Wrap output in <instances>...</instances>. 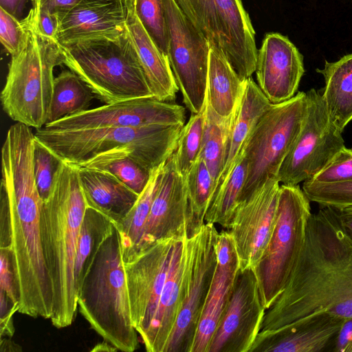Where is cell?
<instances>
[{"mask_svg": "<svg viewBox=\"0 0 352 352\" xmlns=\"http://www.w3.org/2000/svg\"><path fill=\"white\" fill-rule=\"evenodd\" d=\"M307 94L298 91L285 102L272 104L261 117L242 151L248 163L240 201L249 197L269 178L277 175L301 130Z\"/></svg>", "mask_w": 352, "mask_h": 352, "instance_id": "9c48e42d", "label": "cell"}, {"mask_svg": "<svg viewBox=\"0 0 352 352\" xmlns=\"http://www.w3.org/2000/svg\"><path fill=\"white\" fill-rule=\"evenodd\" d=\"M162 1L168 32V61L186 107L197 113L206 101L210 45L175 0Z\"/></svg>", "mask_w": 352, "mask_h": 352, "instance_id": "7c38bea8", "label": "cell"}, {"mask_svg": "<svg viewBox=\"0 0 352 352\" xmlns=\"http://www.w3.org/2000/svg\"><path fill=\"white\" fill-rule=\"evenodd\" d=\"M135 13L151 40L168 57V32L162 0H134Z\"/></svg>", "mask_w": 352, "mask_h": 352, "instance_id": "8d00e7d4", "label": "cell"}, {"mask_svg": "<svg viewBox=\"0 0 352 352\" xmlns=\"http://www.w3.org/2000/svg\"><path fill=\"white\" fill-rule=\"evenodd\" d=\"M188 269L186 239L174 256L151 323L141 338L148 352H165L184 300Z\"/></svg>", "mask_w": 352, "mask_h": 352, "instance_id": "7402d4cb", "label": "cell"}, {"mask_svg": "<svg viewBox=\"0 0 352 352\" xmlns=\"http://www.w3.org/2000/svg\"><path fill=\"white\" fill-rule=\"evenodd\" d=\"M190 221L185 179L177 170L173 153L164 166L138 250L160 239L190 238Z\"/></svg>", "mask_w": 352, "mask_h": 352, "instance_id": "ac0fdd59", "label": "cell"}, {"mask_svg": "<svg viewBox=\"0 0 352 352\" xmlns=\"http://www.w3.org/2000/svg\"><path fill=\"white\" fill-rule=\"evenodd\" d=\"M126 28L153 96L173 101L179 91L168 57L151 40L138 19L134 0H126Z\"/></svg>", "mask_w": 352, "mask_h": 352, "instance_id": "603a6c76", "label": "cell"}, {"mask_svg": "<svg viewBox=\"0 0 352 352\" xmlns=\"http://www.w3.org/2000/svg\"><path fill=\"white\" fill-rule=\"evenodd\" d=\"M255 72L268 100L281 103L296 94L305 72L303 56L287 36L269 33L258 51Z\"/></svg>", "mask_w": 352, "mask_h": 352, "instance_id": "d6986e66", "label": "cell"}, {"mask_svg": "<svg viewBox=\"0 0 352 352\" xmlns=\"http://www.w3.org/2000/svg\"><path fill=\"white\" fill-rule=\"evenodd\" d=\"M272 104L252 78H247L242 96L232 115L223 165L212 197L233 169L252 129Z\"/></svg>", "mask_w": 352, "mask_h": 352, "instance_id": "cb8c5ba5", "label": "cell"}, {"mask_svg": "<svg viewBox=\"0 0 352 352\" xmlns=\"http://www.w3.org/2000/svg\"><path fill=\"white\" fill-rule=\"evenodd\" d=\"M27 33L23 48L11 56L1 93L5 113L16 122L39 129L46 124L54 87V69L63 64L59 43L43 35L32 8L21 20Z\"/></svg>", "mask_w": 352, "mask_h": 352, "instance_id": "8992f818", "label": "cell"}, {"mask_svg": "<svg viewBox=\"0 0 352 352\" xmlns=\"http://www.w3.org/2000/svg\"><path fill=\"white\" fill-rule=\"evenodd\" d=\"M35 138L8 133L1 148L0 248L9 251L19 297V312L50 319L53 294L41 235L43 205L35 181Z\"/></svg>", "mask_w": 352, "mask_h": 352, "instance_id": "6da1fadb", "label": "cell"}, {"mask_svg": "<svg viewBox=\"0 0 352 352\" xmlns=\"http://www.w3.org/2000/svg\"><path fill=\"white\" fill-rule=\"evenodd\" d=\"M9 338H3L1 339V351H21V348L20 346L16 344L15 342L12 341Z\"/></svg>", "mask_w": 352, "mask_h": 352, "instance_id": "681fc988", "label": "cell"}, {"mask_svg": "<svg viewBox=\"0 0 352 352\" xmlns=\"http://www.w3.org/2000/svg\"><path fill=\"white\" fill-rule=\"evenodd\" d=\"M63 64L105 104L153 96L130 34L59 44Z\"/></svg>", "mask_w": 352, "mask_h": 352, "instance_id": "52a82bcc", "label": "cell"}, {"mask_svg": "<svg viewBox=\"0 0 352 352\" xmlns=\"http://www.w3.org/2000/svg\"><path fill=\"white\" fill-rule=\"evenodd\" d=\"M19 305H14L10 311L5 316L0 317L1 337L4 336L11 338L14 333V328L12 322L14 314L19 311Z\"/></svg>", "mask_w": 352, "mask_h": 352, "instance_id": "7dc6e473", "label": "cell"}, {"mask_svg": "<svg viewBox=\"0 0 352 352\" xmlns=\"http://www.w3.org/2000/svg\"><path fill=\"white\" fill-rule=\"evenodd\" d=\"M310 202L299 184L280 186L276 223L254 268L266 309L286 287L300 255L312 213Z\"/></svg>", "mask_w": 352, "mask_h": 352, "instance_id": "ba28073f", "label": "cell"}, {"mask_svg": "<svg viewBox=\"0 0 352 352\" xmlns=\"http://www.w3.org/2000/svg\"><path fill=\"white\" fill-rule=\"evenodd\" d=\"M59 17V44L99 37L116 38L127 31L122 0H82Z\"/></svg>", "mask_w": 352, "mask_h": 352, "instance_id": "44dd1931", "label": "cell"}, {"mask_svg": "<svg viewBox=\"0 0 352 352\" xmlns=\"http://www.w3.org/2000/svg\"><path fill=\"white\" fill-rule=\"evenodd\" d=\"M322 312L352 318V236L337 210L311 213L305 243L286 287L265 311L261 331Z\"/></svg>", "mask_w": 352, "mask_h": 352, "instance_id": "7a4b0ae2", "label": "cell"}, {"mask_svg": "<svg viewBox=\"0 0 352 352\" xmlns=\"http://www.w3.org/2000/svg\"><path fill=\"white\" fill-rule=\"evenodd\" d=\"M184 15L219 48L245 80L256 71L255 32L241 0H175Z\"/></svg>", "mask_w": 352, "mask_h": 352, "instance_id": "30bf717a", "label": "cell"}, {"mask_svg": "<svg viewBox=\"0 0 352 352\" xmlns=\"http://www.w3.org/2000/svg\"><path fill=\"white\" fill-rule=\"evenodd\" d=\"M78 167L107 171L138 195L144 190L151 175L129 154L123 152L102 154Z\"/></svg>", "mask_w": 352, "mask_h": 352, "instance_id": "e575fe53", "label": "cell"}, {"mask_svg": "<svg viewBox=\"0 0 352 352\" xmlns=\"http://www.w3.org/2000/svg\"><path fill=\"white\" fill-rule=\"evenodd\" d=\"M184 240H157L123 261L132 320L141 338L151 323L174 256Z\"/></svg>", "mask_w": 352, "mask_h": 352, "instance_id": "5bb4252c", "label": "cell"}, {"mask_svg": "<svg viewBox=\"0 0 352 352\" xmlns=\"http://www.w3.org/2000/svg\"><path fill=\"white\" fill-rule=\"evenodd\" d=\"M118 349L113 346L111 344L108 342L106 340H104L102 342L98 343L95 345L92 349H91V352H112L117 351Z\"/></svg>", "mask_w": 352, "mask_h": 352, "instance_id": "f907efd6", "label": "cell"}, {"mask_svg": "<svg viewBox=\"0 0 352 352\" xmlns=\"http://www.w3.org/2000/svg\"><path fill=\"white\" fill-rule=\"evenodd\" d=\"M307 110L300 133L279 169L282 184L298 185L321 170L343 147L342 131L330 118L322 93H307Z\"/></svg>", "mask_w": 352, "mask_h": 352, "instance_id": "8fae6325", "label": "cell"}, {"mask_svg": "<svg viewBox=\"0 0 352 352\" xmlns=\"http://www.w3.org/2000/svg\"><path fill=\"white\" fill-rule=\"evenodd\" d=\"M28 1V0H0V8L21 21Z\"/></svg>", "mask_w": 352, "mask_h": 352, "instance_id": "bcb514c9", "label": "cell"}, {"mask_svg": "<svg viewBox=\"0 0 352 352\" xmlns=\"http://www.w3.org/2000/svg\"><path fill=\"white\" fill-rule=\"evenodd\" d=\"M247 172V160L241 151L229 176L212 197L206 214L205 223H217L228 230L240 201Z\"/></svg>", "mask_w": 352, "mask_h": 352, "instance_id": "1f68e13d", "label": "cell"}, {"mask_svg": "<svg viewBox=\"0 0 352 352\" xmlns=\"http://www.w3.org/2000/svg\"><path fill=\"white\" fill-rule=\"evenodd\" d=\"M344 320L322 312L275 329L261 331L249 352H333Z\"/></svg>", "mask_w": 352, "mask_h": 352, "instance_id": "ffe728a7", "label": "cell"}, {"mask_svg": "<svg viewBox=\"0 0 352 352\" xmlns=\"http://www.w3.org/2000/svg\"><path fill=\"white\" fill-rule=\"evenodd\" d=\"M122 1L125 2L126 0H122Z\"/></svg>", "mask_w": 352, "mask_h": 352, "instance_id": "816d5d0a", "label": "cell"}, {"mask_svg": "<svg viewBox=\"0 0 352 352\" xmlns=\"http://www.w3.org/2000/svg\"><path fill=\"white\" fill-rule=\"evenodd\" d=\"M205 109L206 101L201 111L191 114L189 120L180 131L173 153L177 170L184 177L188 174L200 154Z\"/></svg>", "mask_w": 352, "mask_h": 352, "instance_id": "d590c367", "label": "cell"}, {"mask_svg": "<svg viewBox=\"0 0 352 352\" xmlns=\"http://www.w3.org/2000/svg\"><path fill=\"white\" fill-rule=\"evenodd\" d=\"M27 33L21 21L0 8V41L11 55L17 54L25 45Z\"/></svg>", "mask_w": 352, "mask_h": 352, "instance_id": "60d3db41", "label": "cell"}, {"mask_svg": "<svg viewBox=\"0 0 352 352\" xmlns=\"http://www.w3.org/2000/svg\"><path fill=\"white\" fill-rule=\"evenodd\" d=\"M184 125H148L91 129H36V139L61 161L80 166L100 155L129 154L152 173L174 153Z\"/></svg>", "mask_w": 352, "mask_h": 352, "instance_id": "277c9868", "label": "cell"}, {"mask_svg": "<svg viewBox=\"0 0 352 352\" xmlns=\"http://www.w3.org/2000/svg\"><path fill=\"white\" fill-rule=\"evenodd\" d=\"M280 182L269 178L235 208L228 228L237 251L241 270L254 268L273 232Z\"/></svg>", "mask_w": 352, "mask_h": 352, "instance_id": "e0dca14e", "label": "cell"}, {"mask_svg": "<svg viewBox=\"0 0 352 352\" xmlns=\"http://www.w3.org/2000/svg\"><path fill=\"white\" fill-rule=\"evenodd\" d=\"M240 270L239 260L229 262L217 261L215 273L201 312L191 352H208Z\"/></svg>", "mask_w": 352, "mask_h": 352, "instance_id": "484cf974", "label": "cell"}, {"mask_svg": "<svg viewBox=\"0 0 352 352\" xmlns=\"http://www.w3.org/2000/svg\"><path fill=\"white\" fill-rule=\"evenodd\" d=\"M0 291L6 294L12 304H18L19 306L10 252L6 249L0 248Z\"/></svg>", "mask_w": 352, "mask_h": 352, "instance_id": "b9f144b4", "label": "cell"}, {"mask_svg": "<svg viewBox=\"0 0 352 352\" xmlns=\"http://www.w3.org/2000/svg\"><path fill=\"white\" fill-rule=\"evenodd\" d=\"M60 162L61 160L57 156L35 138L34 173L36 186L43 202L50 195L54 178Z\"/></svg>", "mask_w": 352, "mask_h": 352, "instance_id": "f35d334b", "label": "cell"}, {"mask_svg": "<svg viewBox=\"0 0 352 352\" xmlns=\"http://www.w3.org/2000/svg\"><path fill=\"white\" fill-rule=\"evenodd\" d=\"M336 210L342 223L352 236V206Z\"/></svg>", "mask_w": 352, "mask_h": 352, "instance_id": "c3c4849f", "label": "cell"}, {"mask_svg": "<svg viewBox=\"0 0 352 352\" xmlns=\"http://www.w3.org/2000/svg\"><path fill=\"white\" fill-rule=\"evenodd\" d=\"M78 307L91 329L118 350L139 346L131 316L120 239L115 227L78 292Z\"/></svg>", "mask_w": 352, "mask_h": 352, "instance_id": "5b68a950", "label": "cell"}, {"mask_svg": "<svg viewBox=\"0 0 352 352\" xmlns=\"http://www.w3.org/2000/svg\"><path fill=\"white\" fill-rule=\"evenodd\" d=\"M307 180L318 184L352 180V148L343 147L321 170Z\"/></svg>", "mask_w": 352, "mask_h": 352, "instance_id": "ab89813d", "label": "cell"}, {"mask_svg": "<svg viewBox=\"0 0 352 352\" xmlns=\"http://www.w3.org/2000/svg\"><path fill=\"white\" fill-rule=\"evenodd\" d=\"M185 107L142 97L105 104L48 123L43 127L52 130L91 129L148 125H184Z\"/></svg>", "mask_w": 352, "mask_h": 352, "instance_id": "2e32d148", "label": "cell"}, {"mask_svg": "<svg viewBox=\"0 0 352 352\" xmlns=\"http://www.w3.org/2000/svg\"><path fill=\"white\" fill-rule=\"evenodd\" d=\"M333 352H352V318L344 320L336 337Z\"/></svg>", "mask_w": 352, "mask_h": 352, "instance_id": "f6af8a7d", "label": "cell"}, {"mask_svg": "<svg viewBox=\"0 0 352 352\" xmlns=\"http://www.w3.org/2000/svg\"><path fill=\"white\" fill-rule=\"evenodd\" d=\"M82 0H31L33 8L60 16L66 13Z\"/></svg>", "mask_w": 352, "mask_h": 352, "instance_id": "7bdbcfd3", "label": "cell"}, {"mask_svg": "<svg viewBox=\"0 0 352 352\" xmlns=\"http://www.w3.org/2000/svg\"><path fill=\"white\" fill-rule=\"evenodd\" d=\"M87 208L78 167L61 161L40 220L43 258L53 294L50 320L58 329L70 326L76 316L75 258Z\"/></svg>", "mask_w": 352, "mask_h": 352, "instance_id": "3957f363", "label": "cell"}, {"mask_svg": "<svg viewBox=\"0 0 352 352\" xmlns=\"http://www.w3.org/2000/svg\"><path fill=\"white\" fill-rule=\"evenodd\" d=\"M302 189L310 201L320 206L342 208L352 206V180L333 184L306 180Z\"/></svg>", "mask_w": 352, "mask_h": 352, "instance_id": "74e56055", "label": "cell"}, {"mask_svg": "<svg viewBox=\"0 0 352 352\" xmlns=\"http://www.w3.org/2000/svg\"><path fill=\"white\" fill-rule=\"evenodd\" d=\"M265 311L254 269L240 270L208 352H249Z\"/></svg>", "mask_w": 352, "mask_h": 352, "instance_id": "9a60e30c", "label": "cell"}, {"mask_svg": "<svg viewBox=\"0 0 352 352\" xmlns=\"http://www.w3.org/2000/svg\"><path fill=\"white\" fill-rule=\"evenodd\" d=\"M95 96L78 75L72 71H63L54 78L47 124L87 110Z\"/></svg>", "mask_w": 352, "mask_h": 352, "instance_id": "4dcf8cb0", "label": "cell"}, {"mask_svg": "<svg viewBox=\"0 0 352 352\" xmlns=\"http://www.w3.org/2000/svg\"><path fill=\"white\" fill-rule=\"evenodd\" d=\"M218 235L214 224L205 223L186 239L188 269L184 296L165 352H191L216 270Z\"/></svg>", "mask_w": 352, "mask_h": 352, "instance_id": "4fadbf2b", "label": "cell"}, {"mask_svg": "<svg viewBox=\"0 0 352 352\" xmlns=\"http://www.w3.org/2000/svg\"><path fill=\"white\" fill-rule=\"evenodd\" d=\"M78 168L87 206L103 213L114 226L119 224L133 206L139 195L107 171Z\"/></svg>", "mask_w": 352, "mask_h": 352, "instance_id": "d4e9b609", "label": "cell"}, {"mask_svg": "<svg viewBox=\"0 0 352 352\" xmlns=\"http://www.w3.org/2000/svg\"><path fill=\"white\" fill-rule=\"evenodd\" d=\"M316 71L324 80L322 97L328 113L343 131L352 120V53L334 62L325 61Z\"/></svg>", "mask_w": 352, "mask_h": 352, "instance_id": "83f0119b", "label": "cell"}, {"mask_svg": "<svg viewBox=\"0 0 352 352\" xmlns=\"http://www.w3.org/2000/svg\"><path fill=\"white\" fill-rule=\"evenodd\" d=\"M115 229L113 221L99 210L87 206L78 237L75 258L77 293L95 258Z\"/></svg>", "mask_w": 352, "mask_h": 352, "instance_id": "f546056e", "label": "cell"}, {"mask_svg": "<svg viewBox=\"0 0 352 352\" xmlns=\"http://www.w3.org/2000/svg\"><path fill=\"white\" fill-rule=\"evenodd\" d=\"M190 215V237L205 223V217L214 191V181L199 155L184 177Z\"/></svg>", "mask_w": 352, "mask_h": 352, "instance_id": "d6a6232c", "label": "cell"}, {"mask_svg": "<svg viewBox=\"0 0 352 352\" xmlns=\"http://www.w3.org/2000/svg\"><path fill=\"white\" fill-rule=\"evenodd\" d=\"M245 81L222 52L210 45L206 97L218 116L228 118L232 114L242 96Z\"/></svg>", "mask_w": 352, "mask_h": 352, "instance_id": "4316f807", "label": "cell"}, {"mask_svg": "<svg viewBox=\"0 0 352 352\" xmlns=\"http://www.w3.org/2000/svg\"><path fill=\"white\" fill-rule=\"evenodd\" d=\"M232 115L228 118L218 116L212 110L206 97L204 132L199 155L204 159L212 177L214 190L223 165Z\"/></svg>", "mask_w": 352, "mask_h": 352, "instance_id": "836d02e7", "label": "cell"}, {"mask_svg": "<svg viewBox=\"0 0 352 352\" xmlns=\"http://www.w3.org/2000/svg\"><path fill=\"white\" fill-rule=\"evenodd\" d=\"M165 164L154 170L144 190L122 221L115 226L120 239L123 261L138 250L154 198L160 188Z\"/></svg>", "mask_w": 352, "mask_h": 352, "instance_id": "f1b7e54d", "label": "cell"}, {"mask_svg": "<svg viewBox=\"0 0 352 352\" xmlns=\"http://www.w3.org/2000/svg\"><path fill=\"white\" fill-rule=\"evenodd\" d=\"M36 9V23L39 32L44 36L56 39L59 27V17L57 14Z\"/></svg>", "mask_w": 352, "mask_h": 352, "instance_id": "ee69618b", "label": "cell"}]
</instances>
